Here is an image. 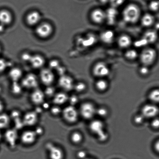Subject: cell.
Returning <instances> with one entry per match:
<instances>
[{
  "instance_id": "1",
  "label": "cell",
  "mask_w": 159,
  "mask_h": 159,
  "mask_svg": "<svg viewBox=\"0 0 159 159\" xmlns=\"http://www.w3.org/2000/svg\"><path fill=\"white\" fill-rule=\"evenodd\" d=\"M141 9L137 4L134 3L126 6L122 11V18L125 22L134 24L141 18Z\"/></svg>"
},
{
  "instance_id": "2",
  "label": "cell",
  "mask_w": 159,
  "mask_h": 159,
  "mask_svg": "<svg viewBox=\"0 0 159 159\" xmlns=\"http://www.w3.org/2000/svg\"><path fill=\"white\" fill-rule=\"evenodd\" d=\"M157 53L155 49L146 47L142 50L139 57L142 65L149 66L152 65L157 59Z\"/></svg>"
},
{
  "instance_id": "3",
  "label": "cell",
  "mask_w": 159,
  "mask_h": 159,
  "mask_svg": "<svg viewBox=\"0 0 159 159\" xmlns=\"http://www.w3.org/2000/svg\"><path fill=\"white\" fill-rule=\"evenodd\" d=\"M89 129L91 132L97 136L99 141L104 142L108 138V135L104 129V125L100 120H95L91 122Z\"/></svg>"
},
{
  "instance_id": "4",
  "label": "cell",
  "mask_w": 159,
  "mask_h": 159,
  "mask_svg": "<svg viewBox=\"0 0 159 159\" xmlns=\"http://www.w3.org/2000/svg\"><path fill=\"white\" fill-rule=\"evenodd\" d=\"M92 70L94 76L101 78L107 76L110 73L108 66L103 61H99L96 63L93 67Z\"/></svg>"
},
{
  "instance_id": "5",
  "label": "cell",
  "mask_w": 159,
  "mask_h": 159,
  "mask_svg": "<svg viewBox=\"0 0 159 159\" xmlns=\"http://www.w3.org/2000/svg\"><path fill=\"white\" fill-rule=\"evenodd\" d=\"M61 113L64 119L67 122L73 123L78 121L79 112L74 106H67L63 109Z\"/></svg>"
},
{
  "instance_id": "6",
  "label": "cell",
  "mask_w": 159,
  "mask_h": 159,
  "mask_svg": "<svg viewBox=\"0 0 159 159\" xmlns=\"http://www.w3.org/2000/svg\"><path fill=\"white\" fill-rule=\"evenodd\" d=\"M96 109L92 103L86 102L81 105L80 112L82 116L87 120L91 119L96 115Z\"/></svg>"
},
{
  "instance_id": "7",
  "label": "cell",
  "mask_w": 159,
  "mask_h": 159,
  "mask_svg": "<svg viewBox=\"0 0 159 159\" xmlns=\"http://www.w3.org/2000/svg\"><path fill=\"white\" fill-rule=\"evenodd\" d=\"M21 85L22 87L26 89H37L39 85L38 78L34 74H28L23 79Z\"/></svg>"
},
{
  "instance_id": "8",
  "label": "cell",
  "mask_w": 159,
  "mask_h": 159,
  "mask_svg": "<svg viewBox=\"0 0 159 159\" xmlns=\"http://www.w3.org/2000/svg\"><path fill=\"white\" fill-rule=\"evenodd\" d=\"M52 26L48 23H43L40 24L35 30L37 35L42 38H48L52 34Z\"/></svg>"
},
{
  "instance_id": "9",
  "label": "cell",
  "mask_w": 159,
  "mask_h": 159,
  "mask_svg": "<svg viewBox=\"0 0 159 159\" xmlns=\"http://www.w3.org/2000/svg\"><path fill=\"white\" fill-rule=\"evenodd\" d=\"M90 18L93 22L96 24H102L106 20V12L100 8H96L91 12Z\"/></svg>"
},
{
  "instance_id": "10",
  "label": "cell",
  "mask_w": 159,
  "mask_h": 159,
  "mask_svg": "<svg viewBox=\"0 0 159 159\" xmlns=\"http://www.w3.org/2000/svg\"><path fill=\"white\" fill-rule=\"evenodd\" d=\"M40 79L41 82L45 85L51 86L55 80V75L51 69L45 68L40 72Z\"/></svg>"
},
{
  "instance_id": "11",
  "label": "cell",
  "mask_w": 159,
  "mask_h": 159,
  "mask_svg": "<svg viewBox=\"0 0 159 159\" xmlns=\"http://www.w3.org/2000/svg\"><path fill=\"white\" fill-rule=\"evenodd\" d=\"M46 149L49 151L50 159H63L64 152L62 150L58 147L51 143H48L46 145Z\"/></svg>"
},
{
  "instance_id": "12",
  "label": "cell",
  "mask_w": 159,
  "mask_h": 159,
  "mask_svg": "<svg viewBox=\"0 0 159 159\" xmlns=\"http://www.w3.org/2000/svg\"><path fill=\"white\" fill-rule=\"evenodd\" d=\"M4 139L12 148L16 146L18 138L17 130L16 129H7L4 134Z\"/></svg>"
},
{
  "instance_id": "13",
  "label": "cell",
  "mask_w": 159,
  "mask_h": 159,
  "mask_svg": "<svg viewBox=\"0 0 159 159\" xmlns=\"http://www.w3.org/2000/svg\"><path fill=\"white\" fill-rule=\"evenodd\" d=\"M58 83L60 87L66 91L72 90L75 86L73 79L67 75H61L58 80Z\"/></svg>"
},
{
  "instance_id": "14",
  "label": "cell",
  "mask_w": 159,
  "mask_h": 159,
  "mask_svg": "<svg viewBox=\"0 0 159 159\" xmlns=\"http://www.w3.org/2000/svg\"><path fill=\"white\" fill-rule=\"evenodd\" d=\"M159 112L158 108L153 104H147L142 109V115L145 118H150L155 117Z\"/></svg>"
},
{
  "instance_id": "15",
  "label": "cell",
  "mask_w": 159,
  "mask_h": 159,
  "mask_svg": "<svg viewBox=\"0 0 159 159\" xmlns=\"http://www.w3.org/2000/svg\"><path fill=\"white\" fill-rule=\"evenodd\" d=\"M38 114L35 111H32L27 112L22 119L24 126H33L38 122Z\"/></svg>"
},
{
  "instance_id": "16",
  "label": "cell",
  "mask_w": 159,
  "mask_h": 159,
  "mask_svg": "<svg viewBox=\"0 0 159 159\" xmlns=\"http://www.w3.org/2000/svg\"><path fill=\"white\" fill-rule=\"evenodd\" d=\"M37 136L34 130H26L21 134L20 139L24 144L30 145L34 143Z\"/></svg>"
},
{
  "instance_id": "17",
  "label": "cell",
  "mask_w": 159,
  "mask_h": 159,
  "mask_svg": "<svg viewBox=\"0 0 159 159\" xmlns=\"http://www.w3.org/2000/svg\"><path fill=\"white\" fill-rule=\"evenodd\" d=\"M45 97L44 92L38 88L34 89L30 96L32 102L37 105L43 104L44 102Z\"/></svg>"
},
{
  "instance_id": "18",
  "label": "cell",
  "mask_w": 159,
  "mask_h": 159,
  "mask_svg": "<svg viewBox=\"0 0 159 159\" xmlns=\"http://www.w3.org/2000/svg\"><path fill=\"white\" fill-rule=\"evenodd\" d=\"M132 43V39L129 35L123 34L120 35L117 39L119 47L122 49H127L130 47Z\"/></svg>"
},
{
  "instance_id": "19",
  "label": "cell",
  "mask_w": 159,
  "mask_h": 159,
  "mask_svg": "<svg viewBox=\"0 0 159 159\" xmlns=\"http://www.w3.org/2000/svg\"><path fill=\"white\" fill-rule=\"evenodd\" d=\"M158 38L157 31L155 30H149L146 31L143 34L142 39L146 44H152L157 41Z\"/></svg>"
},
{
  "instance_id": "20",
  "label": "cell",
  "mask_w": 159,
  "mask_h": 159,
  "mask_svg": "<svg viewBox=\"0 0 159 159\" xmlns=\"http://www.w3.org/2000/svg\"><path fill=\"white\" fill-rule=\"evenodd\" d=\"M115 34L113 31L107 30L103 31L100 35V39L104 44H110L113 42Z\"/></svg>"
},
{
  "instance_id": "21",
  "label": "cell",
  "mask_w": 159,
  "mask_h": 159,
  "mask_svg": "<svg viewBox=\"0 0 159 159\" xmlns=\"http://www.w3.org/2000/svg\"><path fill=\"white\" fill-rule=\"evenodd\" d=\"M41 19V15L37 11L30 12L26 16V21L29 25L34 26L39 23Z\"/></svg>"
},
{
  "instance_id": "22",
  "label": "cell",
  "mask_w": 159,
  "mask_h": 159,
  "mask_svg": "<svg viewBox=\"0 0 159 159\" xmlns=\"http://www.w3.org/2000/svg\"><path fill=\"white\" fill-rule=\"evenodd\" d=\"M69 97L64 92H59L55 93L53 97L52 102L55 105L59 106L64 104L69 100Z\"/></svg>"
},
{
  "instance_id": "23",
  "label": "cell",
  "mask_w": 159,
  "mask_h": 159,
  "mask_svg": "<svg viewBox=\"0 0 159 159\" xmlns=\"http://www.w3.org/2000/svg\"><path fill=\"white\" fill-rule=\"evenodd\" d=\"M13 17L8 11L2 10L0 11V24L4 25H8L11 23Z\"/></svg>"
},
{
  "instance_id": "24",
  "label": "cell",
  "mask_w": 159,
  "mask_h": 159,
  "mask_svg": "<svg viewBox=\"0 0 159 159\" xmlns=\"http://www.w3.org/2000/svg\"><path fill=\"white\" fill-rule=\"evenodd\" d=\"M29 62L34 68L39 69L44 65L45 60L41 55H36L32 56Z\"/></svg>"
},
{
  "instance_id": "25",
  "label": "cell",
  "mask_w": 159,
  "mask_h": 159,
  "mask_svg": "<svg viewBox=\"0 0 159 159\" xmlns=\"http://www.w3.org/2000/svg\"><path fill=\"white\" fill-rule=\"evenodd\" d=\"M142 25L145 27H149L154 24L155 21V18L153 15L150 13L145 14L140 18Z\"/></svg>"
},
{
  "instance_id": "26",
  "label": "cell",
  "mask_w": 159,
  "mask_h": 159,
  "mask_svg": "<svg viewBox=\"0 0 159 159\" xmlns=\"http://www.w3.org/2000/svg\"><path fill=\"white\" fill-rule=\"evenodd\" d=\"M10 116L4 113H0V129L8 127L11 122Z\"/></svg>"
},
{
  "instance_id": "27",
  "label": "cell",
  "mask_w": 159,
  "mask_h": 159,
  "mask_svg": "<svg viewBox=\"0 0 159 159\" xmlns=\"http://www.w3.org/2000/svg\"><path fill=\"white\" fill-rule=\"evenodd\" d=\"M22 72L18 68H13L9 72V76L13 82H18L22 77Z\"/></svg>"
},
{
  "instance_id": "28",
  "label": "cell",
  "mask_w": 159,
  "mask_h": 159,
  "mask_svg": "<svg viewBox=\"0 0 159 159\" xmlns=\"http://www.w3.org/2000/svg\"><path fill=\"white\" fill-rule=\"evenodd\" d=\"M138 52L133 49H128L125 54V57L129 61H134L139 57Z\"/></svg>"
},
{
  "instance_id": "29",
  "label": "cell",
  "mask_w": 159,
  "mask_h": 159,
  "mask_svg": "<svg viewBox=\"0 0 159 159\" xmlns=\"http://www.w3.org/2000/svg\"><path fill=\"white\" fill-rule=\"evenodd\" d=\"M106 20L112 22L114 21V20L116 19L117 15V11L116 8L112 7L108 9L106 11Z\"/></svg>"
},
{
  "instance_id": "30",
  "label": "cell",
  "mask_w": 159,
  "mask_h": 159,
  "mask_svg": "<svg viewBox=\"0 0 159 159\" xmlns=\"http://www.w3.org/2000/svg\"><path fill=\"white\" fill-rule=\"evenodd\" d=\"M95 86L98 90L103 92L107 89L108 87V83L106 80L100 79L96 82Z\"/></svg>"
},
{
  "instance_id": "31",
  "label": "cell",
  "mask_w": 159,
  "mask_h": 159,
  "mask_svg": "<svg viewBox=\"0 0 159 159\" xmlns=\"http://www.w3.org/2000/svg\"><path fill=\"white\" fill-rule=\"evenodd\" d=\"M22 86L18 84V82H13L11 87V91L15 95H19L22 92Z\"/></svg>"
},
{
  "instance_id": "32",
  "label": "cell",
  "mask_w": 159,
  "mask_h": 159,
  "mask_svg": "<svg viewBox=\"0 0 159 159\" xmlns=\"http://www.w3.org/2000/svg\"><path fill=\"white\" fill-rule=\"evenodd\" d=\"M149 99L154 103H159V89L151 91L149 95Z\"/></svg>"
},
{
  "instance_id": "33",
  "label": "cell",
  "mask_w": 159,
  "mask_h": 159,
  "mask_svg": "<svg viewBox=\"0 0 159 159\" xmlns=\"http://www.w3.org/2000/svg\"><path fill=\"white\" fill-rule=\"evenodd\" d=\"M70 139L72 143L78 144L81 143L82 140L83 136L80 133L75 132L71 135Z\"/></svg>"
},
{
  "instance_id": "34",
  "label": "cell",
  "mask_w": 159,
  "mask_h": 159,
  "mask_svg": "<svg viewBox=\"0 0 159 159\" xmlns=\"http://www.w3.org/2000/svg\"><path fill=\"white\" fill-rule=\"evenodd\" d=\"M148 7L151 11H158L159 10V1L158 0H152L150 2Z\"/></svg>"
},
{
  "instance_id": "35",
  "label": "cell",
  "mask_w": 159,
  "mask_h": 159,
  "mask_svg": "<svg viewBox=\"0 0 159 159\" xmlns=\"http://www.w3.org/2000/svg\"><path fill=\"white\" fill-rule=\"evenodd\" d=\"M86 88V85L85 83L80 82L75 84L74 89L78 92H83L85 90Z\"/></svg>"
},
{
  "instance_id": "36",
  "label": "cell",
  "mask_w": 159,
  "mask_h": 159,
  "mask_svg": "<svg viewBox=\"0 0 159 159\" xmlns=\"http://www.w3.org/2000/svg\"><path fill=\"white\" fill-rule=\"evenodd\" d=\"M45 95L48 97H53L55 95V89L51 86H48L44 92Z\"/></svg>"
},
{
  "instance_id": "37",
  "label": "cell",
  "mask_w": 159,
  "mask_h": 159,
  "mask_svg": "<svg viewBox=\"0 0 159 159\" xmlns=\"http://www.w3.org/2000/svg\"><path fill=\"white\" fill-rule=\"evenodd\" d=\"M108 111L107 109L104 107H102L96 109V114L100 117H106L108 115Z\"/></svg>"
},
{
  "instance_id": "38",
  "label": "cell",
  "mask_w": 159,
  "mask_h": 159,
  "mask_svg": "<svg viewBox=\"0 0 159 159\" xmlns=\"http://www.w3.org/2000/svg\"><path fill=\"white\" fill-rule=\"evenodd\" d=\"M126 1V0H110L109 3L112 7L116 8L122 5Z\"/></svg>"
},
{
  "instance_id": "39",
  "label": "cell",
  "mask_w": 159,
  "mask_h": 159,
  "mask_svg": "<svg viewBox=\"0 0 159 159\" xmlns=\"http://www.w3.org/2000/svg\"><path fill=\"white\" fill-rule=\"evenodd\" d=\"M139 73L143 76H146L149 73V69L148 66L142 65L139 70Z\"/></svg>"
},
{
  "instance_id": "40",
  "label": "cell",
  "mask_w": 159,
  "mask_h": 159,
  "mask_svg": "<svg viewBox=\"0 0 159 159\" xmlns=\"http://www.w3.org/2000/svg\"><path fill=\"white\" fill-rule=\"evenodd\" d=\"M62 110H61L59 106L55 105L52 106L51 108V113L52 115L55 116H57L62 112Z\"/></svg>"
},
{
  "instance_id": "41",
  "label": "cell",
  "mask_w": 159,
  "mask_h": 159,
  "mask_svg": "<svg viewBox=\"0 0 159 159\" xmlns=\"http://www.w3.org/2000/svg\"><path fill=\"white\" fill-rule=\"evenodd\" d=\"M8 66L7 63L5 60L0 58V73L4 72Z\"/></svg>"
},
{
  "instance_id": "42",
  "label": "cell",
  "mask_w": 159,
  "mask_h": 159,
  "mask_svg": "<svg viewBox=\"0 0 159 159\" xmlns=\"http://www.w3.org/2000/svg\"><path fill=\"white\" fill-rule=\"evenodd\" d=\"M69 101L70 102L71 106H75L78 102V97L75 95H72L70 97H69Z\"/></svg>"
},
{
  "instance_id": "43",
  "label": "cell",
  "mask_w": 159,
  "mask_h": 159,
  "mask_svg": "<svg viewBox=\"0 0 159 159\" xmlns=\"http://www.w3.org/2000/svg\"><path fill=\"white\" fill-rule=\"evenodd\" d=\"M20 113L19 111H13L11 112V115L10 116L11 119L13 120H16L20 118Z\"/></svg>"
},
{
  "instance_id": "44",
  "label": "cell",
  "mask_w": 159,
  "mask_h": 159,
  "mask_svg": "<svg viewBox=\"0 0 159 159\" xmlns=\"http://www.w3.org/2000/svg\"><path fill=\"white\" fill-rule=\"evenodd\" d=\"M144 119V117L142 115V114L141 115H137L134 118V121L137 124H141L143 121Z\"/></svg>"
},
{
  "instance_id": "45",
  "label": "cell",
  "mask_w": 159,
  "mask_h": 159,
  "mask_svg": "<svg viewBox=\"0 0 159 159\" xmlns=\"http://www.w3.org/2000/svg\"><path fill=\"white\" fill-rule=\"evenodd\" d=\"M151 126L154 129H157L159 128V118L154 119L151 122Z\"/></svg>"
},
{
  "instance_id": "46",
  "label": "cell",
  "mask_w": 159,
  "mask_h": 159,
  "mask_svg": "<svg viewBox=\"0 0 159 159\" xmlns=\"http://www.w3.org/2000/svg\"><path fill=\"white\" fill-rule=\"evenodd\" d=\"M77 157L80 159H85L86 153L85 151H80L77 153Z\"/></svg>"
},
{
  "instance_id": "47",
  "label": "cell",
  "mask_w": 159,
  "mask_h": 159,
  "mask_svg": "<svg viewBox=\"0 0 159 159\" xmlns=\"http://www.w3.org/2000/svg\"><path fill=\"white\" fill-rule=\"evenodd\" d=\"M32 56V55H31L29 53H25L23 54L22 55V59L25 61H30Z\"/></svg>"
},
{
  "instance_id": "48",
  "label": "cell",
  "mask_w": 159,
  "mask_h": 159,
  "mask_svg": "<svg viewBox=\"0 0 159 159\" xmlns=\"http://www.w3.org/2000/svg\"><path fill=\"white\" fill-rule=\"evenodd\" d=\"M35 133L37 134V136L41 135H42L44 132L43 128L41 127H38L35 129L34 130Z\"/></svg>"
},
{
  "instance_id": "49",
  "label": "cell",
  "mask_w": 159,
  "mask_h": 159,
  "mask_svg": "<svg viewBox=\"0 0 159 159\" xmlns=\"http://www.w3.org/2000/svg\"><path fill=\"white\" fill-rule=\"evenodd\" d=\"M58 62L56 61H53L50 62V66L52 68H56L58 67Z\"/></svg>"
},
{
  "instance_id": "50",
  "label": "cell",
  "mask_w": 159,
  "mask_h": 159,
  "mask_svg": "<svg viewBox=\"0 0 159 159\" xmlns=\"http://www.w3.org/2000/svg\"><path fill=\"white\" fill-rule=\"evenodd\" d=\"M154 148L157 152H159V140L157 141L154 144Z\"/></svg>"
},
{
  "instance_id": "51",
  "label": "cell",
  "mask_w": 159,
  "mask_h": 159,
  "mask_svg": "<svg viewBox=\"0 0 159 159\" xmlns=\"http://www.w3.org/2000/svg\"><path fill=\"white\" fill-rule=\"evenodd\" d=\"M100 4H106L109 3L110 0H98Z\"/></svg>"
},
{
  "instance_id": "52",
  "label": "cell",
  "mask_w": 159,
  "mask_h": 159,
  "mask_svg": "<svg viewBox=\"0 0 159 159\" xmlns=\"http://www.w3.org/2000/svg\"><path fill=\"white\" fill-rule=\"evenodd\" d=\"M4 109V105L2 102L0 100V113L2 112Z\"/></svg>"
},
{
  "instance_id": "53",
  "label": "cell",
  "mask_w": 159,
  "mask_h": 159,
  "mask_svg": "<svg viewBox=\"0 0 159 159\" xmlns=\"http://www.w3.org/2000/svg\"><path fill=\"white\" fill-rule=\"evenodd\" d=\"M4 30V25H3L0 24V32H3Z\"/></svg>"
},
{
  "instance_id": "54",
  "label": "cell",
  "mask_w": 159,
  "mask_h": 159,
  "mask_svg": "<svg viewBox=\"0 0 159 159\" xmlns=\"http://www.w3.org/2000/svg\"><path fill=\"white\" fill-rule=\"evenodd\" d=\"M43 104H44V109H48L49 107V105L47 103L44 102Z\"/></svg>"
},
{
  "instance_id": "55",
  "label": "cell",
  "mask_w": 159,
  "mask_h": 159,
  "mask_svg": "<svg viewBox=\"0 0 159 159\" xmlns=\"http://www.w3.org/2000/svg\"><path fill=\"white\" fill-rule=\"evenodd\" d=\"M2 133H1V131H0V141L2 139Z\"/></svg>"
},
{
  "instance_id": "56",
  "label": "cell",
  "mask_w": 159,
  "mask_h": 159,
  "mask_svg": "<svg viewBox=\"0 0 159 159\" xmlns=\"http://www.w3.org/2000/svg\"><path fill=\"white\" fill-rule=\"evenodd\" d=\"M1 46H0V52H1Z\"/></svg>"
},
{
  "instance_id": "57",
  "label": "cell",
  "mask_w": 159,
  "mask_h": 159,
  "mask_svg": "<svg viewBox=\"0 0 159 159\" xmlns=\"http://www.w3.org/2000/svg\"><path fill=\"white\" fill-rule=\"evenodd\" d=\"M1 88L0 87V92H1Z\"/></svg>"
},
{
  "instance_id": "58",
  "label": "cell",
  "mask_w": 159,
  "mask_h": 159,
  "mask_svg": "<svg viewBox=\"0 0 159 159\" xmlns=\"http://www.w3.org/2000/svg\"><path fill=\"white\" fill-rule=\"evenodd\" d=\"M147 1H152V0H147Z\"/></svg>"
},
{
  "instance_id": "59",
  "label": "cell",
  "mask_w": 159,
  "mask_h": 159,
  "mask_svg": "<svg viewBox=\"0 0 159 159\" xmlns=\"http://www.w3.org/2000/svg\"></svg>"
}]
</instances>
